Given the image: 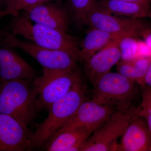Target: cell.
<instances>
[{
    "instance_id": "obj_10",
    "label": "cell",
    "mask_w": 151,
    "mask_h": 151,
    "mask_svg": "<svg viewBox=\"0 0 151 151\" xmlns=\"http://www.w3.org/2000/svg\"><path fill=\"white\" fill-rule=\"evenodd\" d=\"M2 45L0 47V82L16 79L33 80L37 76L34 68L13 47Z\"/></svg>"
},
{
    "instance_id": "obj_8",
    "label": "cell",
    "mask_w": 151,
    "mask_h": 151,
    "mask_svg": "<svg viewBox=\"0 0 151 151\" xmlns=\"http://www.w3.org/2000/svg\"><path fill=\"white\" fill-rule=\"evenodd\" d=\"M85 24L121 36L136 37L146 29L139 19L113 15L98 7L97 4L87 14Z\"/></svg>"
},
{
    "instance_id": "obj_21",
    "label": "cell",
    "mask_w": 151,
    "mask_h": 151,
    "mask_svg": "<svg viewBox=\"0 0 151 151\" xmlns=\"http://www.w3.org/2000/svg\"><path fill=\"white\" fill-rule=\"evenodd\" d=\"M4 8L0 11V18L8 15H16L19 11L27 10L37 4L38 0H3Z\"/></svg>"
},
{
    "instance_id": "obj_12",
    "label": "cell",
    "mask_w": 151,
    "mask_h": 151,
    "mask_svg": "<svg viewBox=\"0 0 151 151\" xmlns=\"http://www.w3.org/2000/svg\"><path fill=\"white\" fill-rule=\"evenodd\" d=\"M31 134L13 117L0 114V151H23L29 149Z\"/></svg>"
},
{
    "instance_id": "obj_17",
    "label": "cell",
    "mask_w": 151,
    "mask_h": 151,
    "mask_svg": "<svg viewBox=\"0 0 151 151\" xmlns=\"http://www.w3.org/2000/svg\"><path fill=\"white\" fill-rule=\"evenodd\" d=\"M122 37L123 36L115 35L98 29L91 27L87 31L80 46L79 60L85 62L111 41Z\"/></svg>"
},
{
    "instance_id": "obj_6",
    "label": "cell",
    "mask_w": 151,
    "mask_h": 151,
    "mask_svg": "<svg viewBox=\"0 0 151 151\" xmlns=\"http://www.w3.org/2000/svg\"><path fill=\"white\" fill-rule=\"evenodd\" d=\"M42 75L37 76L32 85L37 94L38 109L47 108L63 97L81 78L78 68L50 69L42 68Z\"/></svg>"
},
{
    "instance_id": "obj_1",
    "label": "cell",
    "mask_w": 151,
    "mask_h": 151,
    "mask_svg": "<svg viewBox=\"0 0 151 151\" xmlns=\"http://www.w3.org/2000/svg\"><path fill=\"white\" fill-rule=\"evenodd\" d=\"M87 99L82 79L49 108L48 115L35 131L31 134L29 148H38L45 145L74 115L79 106Z\"/></svg>"
},
{
    "instance_id": "obj_26",
    "label": "cell",
    "mask_w": 151,
    "mask_h": 151,
    "mask_svg": "<svg viewBox=\"0 0 151 151\" xmlns=\"http://www.w3.org/2000/svg\"><path fill=\"white\" fill-rule=\"evenodd\" d=\"M55 0H38V4H43L48 2L51 1H54Z\"/></svg>"
},
{
    "instance_id": "obj_22",
    "label": "cell",
    "mask_w": 151,
    "mask_h": 151,
    "mask_svg": "<svg viewBox=\"0 0 151 151\" xmlns=\"http://www.w3.org/2000/svg\"><path fill=\"white\" fill-rule=\"evenodd\" d=\"M142 86L141 104L135 111L139 116L145 119L151 132V88Z\"/></svg>"
},
{
    "instance_id": "obj_5",
    "label": "cell",
    "mask_w": 151,
    "mask_h": 151,
    "mask_svg": "<svg viewBox=\"0 0 151 151\" xmlns=\"http://www.w3.org/2000/svg\"><path fill=\"white\" fill-rule=\"evenodd\" d=\"M0 42L2 44L18 48L35 59L43 68L57 70L77 69L78 57L67 51L45 48L27 40L17 37L10 31H0Z\"/></svg>"
},
{
    "instance_id": "obj_19",
    "label": "cell",
    "mask_w": 151,
    "mask_h": 151,
    "mask_svg": "<svg viewBox=\"0 0 151 151\" xmlns=\"http://www.w3.org/2000/svg\"><path fill=\"white\" fill-rule=\"evenodd\" d=\"M69 7L73 19L79 24H85L90 11L97 4L95 0H69Z\"/></svg>"
},
{
    "instance_id": "obj_13",
    "label": "cell",
    "mask_w": 151,
    "mask_h": 151,
    "mask_svg": "<svg viewBox=\"0 0 151 151\" xmlns=\"http://www.w3.org/2000/svg\"><path fill=\"white\" fill-rule=\"evenodd\" d=\"M117 150L123 151H151V132L142 117L134 110L132 119L122 136Z\"/></svg>"
},
{
    "instance_id": "obj_25",
    "label": "cell",
    "mask_w": 151,
    "mask_h": 151,
    "mask_svg": "<svg viewBox=\"0 0 151 151\" xmlns=\"http://www.w3.org/2000/svg\"><path fill=\"white\" fill-rule=\"evenodd\" d=\"M130 2L136 3L150 7L151 0H122Z\"/></svg>"
},
{
    "instance_id": "obj_23",
    "label": "cell",
    "mask_w": 151,
    "mask_h": 151,
    "mask_svg": "<svg viewBox=\"0 0 151 151\" xmlns=\"http://www.w3.org/2000/svg\"><path fill=\"white\" fill-rule=\"evenodd\" d=\"M141 35L144 38L146 45L151 50V31L145 29L141 33Z\"/></svg>"
},
{
    "instance_id": "obj_11",
    "label": "cell",
    "mask_w": 151,
    "mask_h": 151,
    "mask_svg": "<svg viewBox=\"0 0 151 151\" xmlns=\"http://www.w3.org/2000/svg\"><path fill=\"white\" fill-rule=\"evenodd\" d=\"M119 38L111 41L84 62V73L92 84L110 72L122 59L118 44Z\"/></svg>"
},
{
    "instance_id": "obj_2",
    "label": "cell",
    "mask_w": 151,
    "mask_h": 151,
    "mask_svg": "<svg viewBox=\"0 0 151 151\" xmlns=\"http://www.w3.org/2000/svg\"><path fill=\"white\" fill-rule=\"evenodd\" d=\"M30 81L16 79L0 82V114L13 117L27 128L38 109L37 94Z\"/></svg>"
},
{
    "instance_id": "obj_24",
    "label": "cell",
    "mask_w": 151,
    "mask_h": 151,
    "mask_svg": "<svg viewBox=\"0 0 151 151\" xmlns=\"http://www.w3.org/2000/svg\"><path fill=\"white\" fill-rule=\"evenodd\" d=\"M149 86L151 88V60L143 80L142 86Z\"/></svg>"
},
{
    "instance_id": "obj_28",
    "label": "cell",
    "mask_w": 151,
    "mask_h": 151,
    "mask_svg": "<svg viewBox=\"0 0 151 151\" xmlns=\"http://www.w3.org/2000/svg\"></svg>"
},
{
    "instance_id": "obj_7",
    "label": "cell",
    "mask_w": 151,
    "mask_h": 151,
    "mask_svg": "<svg viewBox=\"0 0 151 151\" xmlns=\"http://www.w3.org/2000/svg\"><path fill=\"white\" fill-rule=\"evenodd\" d=\"M134 110L129 109L114 113L83 143L79 151L116 150V142L124 134Z\"/></svg>"
},
{
    "instance_id": "obj_15",
    "label": "cell",
    "mask_w": 151,
    "mask_h": 151,
    "mask_svg": "<svg viewBox=\"0 0 151 151\" xmlns=\"http://www.w3.org/2000/svg\"><path fill=\"white\" fill-rule=\"evenodd\" d=\"M92 134L84 126L60 129L44 146L45 150L47 151H79L82 144Z\"/></svg>"
},
{
    "instance_id": "obj_27",
    "label": "cell",
    "mask_w": 151,
    "mask_h": 151,
    "mask_svg": "<svg viewBox=\"0 0 151 151\" xmlns=\"http://www.w3.org/2000/svg\"><path fill=\"white\" fill-rule=\"evenodd\" d=\"M3 0H0V6H1V4L2 3Z\"/></svg>"
},
{
    "instance_id": "obj_4",
    "label": "cell",
    "mask_w": 151,
    "mask_h": 151,
    "mask_svg": "<svg viewBox=\"0 0 151 151\" xmlns=\"http://www.w3.org/2000/svg\"><path fill=\"white\" fill-rule=\"evenodd\" d=\"M135 82L118 72L110 71L92 84V100L118 111H127L136 93Z\"/></svg>"
},
{
    "instance_id": "obj_16",
    "label": "cell",
    "mask_w": 151,
    "mask_h": 151,
    "mask_svg": "<svg viewBox=\"0 0 151 151\" xmlns=\"http://www.w3.org/2000/svg\"><path fill=\"white\" fill-rule=\"evenodd\" d=\"M98 7L115 15L139 19L151 17L150 7L122 0H101Z\"/></svg>"
},
{
    "instance_id": "obj_9",
    "label": "cell",
    "mask_w": 151,
    "mask_h": 151,
    "mask_svg": "<svg viewBox=\"0 0 151 151\" xmlns=\"http://www.w3.org/2000/svg\"><path fill=\"white\" fill-rule=\"evenodd\" d=\"M117 111L112 106L86 99L60 129L84 126L93 133Z\"/></svg>"
},
{
    "instance_id": "obj_20",
    "label": "cell",
    "mask_w": 151,
    "mask_h": 151,
    "mask_svg": "<svg viewBox=\"0 0 151 151\" xmlns=\"http://www.w3.org/2000/svg\"><path fill=\"white\" fill-rule=\"evenodd\" d=\"M136 37L125 36L118 39L122 59L130 60L139 57V44Z\"/></svg>"
},
{
    "instance_id": "obj_14",
    "label": "cell",
    "mask_w": 151,
    "mask_h": 151,
    "mask_svg": "<svg viewBox=\"0 0 151 151\" xmlns=\"http://www.w3.org/2000/svg\"><path fill=\"white\" fill-rule=\"evenodd\" d=\"M24 16L36 23L67 32L69 17L67 11L56 3L37 4L24 11Z\"/></svg>"
},
{
    "instance_id": "obj_3",
    "label": "cell",
    "mask_w": 151,
    "mask_h": 151,
    "mask_svg": "<svg viewBox=\"0 0 151 151\" xmlns=\"http://www.w3.org/2000/svg\"><path fill=\"white\" fill-rule=\"evenodd\" d=\"M10 30L14 35H19L39 46L65 50L78 57L80 46L73 37L63 32L39 24L32 23L25 16H13L10 22Z\"/></svg>"
},
{
    "instance_id": "obj_18",
    "label": "cell",
    "mask_w": 151,
    "mask_h": 151,
    "mask_svg": "<svg viewBox=\"0 0 151 151\" xmlns=\"http://www.w3.org/2000/svg\"><path fill=\"white\" fill-rule=\"evenodd\" d=\"M151 57L141 56L130 60H121L116 64L117 72L142 86Z\"/></svg>"
}]
</instances>
